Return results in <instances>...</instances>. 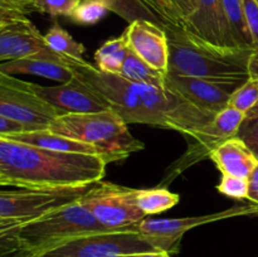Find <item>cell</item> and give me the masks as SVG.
I'll return each instance as SVG.
<instances>
[{
    "label": "cell",
    "mask_w": 258,
    "mask_h": 257,
    "mask_svg": "<svg viewBox=\"0 0 258 257\" xmlns=\"http://www.w3.org/2000/svg\"><path fill=\"white\" fill-rule=\"evenodd\" d=\"M120 75L133 83L154 86V87H166V80H168V76L151 67L131 49L126 55Z\"/></svg>",
    "instance_id": "44dd1931"
},
{
    "label": "cell",
    "mask_w": 258,
    "mask_h": 257,
    "mask_svg": "<svg viewBox=\"0 0 258 257\" xmlns=\"http://www.w3.org/2000/svg\"><path fill=\"white\" fill-rule=\"evenodd\" d=\"M13 2L23 3V4H28V5H32L33 7V2H34V0H13Z\"/></svg>",
    "instance_id": "b9f144b4"
},
{
    "label": "cell",
    "mask_w": 258,
    "mask_h": 257,
    "mask_svg": "<svg viewBox=\"0 0 258 257\" xmlns=\"http://www.w3.org/2000/svg\"><path fill=\"white\" fill-rule=\"evenodd\" d=\"M34 90L45 102L63 115L100 112L110 108L107 101L77 76L70 82L57 86H40L34 83Z\"/></svg>",
    "instance_id": "9a60e30c"
},
{
    "label": "cell",
    "mask_w": 258,
    "mask_h": 257,
    "mask_svg": "<svg viewBox=\"0 0 258 257\" xmlns=\"http://www.w3.org/2000/svg\"><path fill=\"white\" fill-rule=\"evenodd\" d=\"M135 88L153 117L154 126L178 131L189 139L194 138L216 116L198 108L169 87L135 83Z\"/></svg>",
    "instance_id": "5b68a950"
},
{
    "label": "cell",
    "mask_w": 258,
    "mask_h": 257,
    "mask_svg": "<svg viewBox=\"0 0 258 257\" xmlns=\"http://www.w3.org/2000/svg\"><path fill=\"white\" fill-rule=\"evenodd\" d=\"M3 138L12 139V140L20 141V143L29 144V145L38 146L45 150L58 151V153H71V154H83V155H96L101 156L107 161L105 154L100 149L95 148L88 144L66 138L52 133L48 128H38V130H28L23 133L12 134V135L3 136ZM108 163V161H107Z\"/></svg>",
    "instance_id": "ffe728a7"
},
{
    "label": "cell",
    "mask_w": 258,
    "mask_h": 257,
    "mask_svg": "<svg viewBox=\"0 0 258 257\" xmlns=\"http://www.w3.org/2000/svg\"><path fill=\"white\" fill-rule=\"evenodd\" d=\"M136 226L81 237L45 252L42 257H122L159 251L138 231Z\"/></svg>",
    "instance_id": "9c48e42d"
},
{
    "label": "cell",
    "mask_w": 258,
    "mask_h": 257,
    "mask_svg": "<svg viewBox=\"0 0 258 257\" xmlns=\"http://www.w3.org/2000/svg\"><path fill=\"white\" fill-rule=\"evenodd\" d=\"M217 190L236 201H243L248 197V179L236 175H222Z\"/></svg>",
    "instance_id": "4dcf8cb0"
},
{
    "label": "cell",
    "mask_w": 258,
    "mask_h": 257,
    "mask_svg": "<svg viewBox=\"0 0 258 257\" xmlns=\"http://www.w3.org/2000/svg\"><path fill=\"white\" fill-rule=\"evenodd\" d=\"M136 189L100 180L81 199V203L108 229L126 228L146 218L135 202Z\"/></svg>",
    "instance_id": "30bf717a"
},
{
    "label": "cell",
    "mask_w": 258,
    "mask_h": 257,
    "mask_svg": "<svg viewBox=\"0 0 258 257\" xmlns=\"http://www.w3.org/2000/svg\"><path fill=\"white\" fill-rule=\"evenodd\" d=\"M227 24H228L229 35L233 45L243 49H253L251 33L247 25L246 14H244L243 2L242 0H222Z\"/></svg>",
    "instance_id": "7402d4cb"
},
{
    "label": "cell",
    "mask_w": 258,
    "mask_h": 257,
    "mask_svg": "<svg viewBox=\"0 0 258 257\" xmlns=\"http://www.w3.org/2000/svg\"><path fill=\"white\" fill-rule=\"evenodd\" d=\"M44 40L48 47L57 54L67 59L75 60V62H86L83 58L86 50L85 45L73 39L72 35L67 30L63 29L59 23H53L52 27L44 34Z\"/></svg>",
    "instance_id": "cb8c5ba5"
},
{
    "label": "cell",
    "mask_w": 258,
    "mask_h": 257,
    "mask_svg": "<svg viewBox=\"0 0 258 257\" xmlns=\"http://www.w3.org/2000/svg\"><path fill=\"white\" fill-rule=\"evenodd\" d=\"M0 115L28 126L30 130L48 128L62 116L34 90V83L0 71Z\"/></svg>",
    "instance_id": "ba28073f"
},
{
    "label": "cell",
    "mask_w": 258,
    "mask_h": 257,
    "mask_svg": "<svg viewBox=\"0 0 258 257\" xmlns=\"http://www.w3.org/2000/svg\"><path fill=\"white\" fill-rule=\"evenodd\" d=\"M222 175H236L248 179L258 159L239 138L228 139L209 154Z\"/></svg>",
    "instance_id": "ac0fdd59"
},
{
    "label": "cell",
    "mask_w": 258,
    "mask_h": 257,
    "mask_svg": "<svg viewBox=\"0 0 258 257\" xmlns=\"http://www.w3.org/2000/svg\"><path fill=\"white\" fill-rule=\"evenodd\" d=\"M111 231L103 227L81 201L67 204L23 227L22 238L28 248L45 252L90 234Z\"/></svg>",
    "instance_id": "277c9868"
},
{
    "label": "cell",
    "mask_w": 258,
    "mask_h": 257,
    "mask_svg": "<svg viewBox=\"0 0 258 257\" xmlns=\"http://www.w3.org/2000/svg\"><path fill=\"white\" fill-rule=\"evenodd\" d=\"M108 12L110 8L102 0H81L70 19L76 24L93 25L100 22Z\"/></svg>",
    "instance_id": "83f0119b"
},
{
    "label": "cell",
    "mask_w": 258,
    "mask_h": 257,
    "mask_svg": "<svg viewBox=\"0 0 258 257\" xmlns=\"http://www.w3.org/2000/svg\"><path fill=\"white\" fill-rule=\"evenodd\" d=\"M93 184L53 188L0 189V219L30 222L55 209L81 201Z\"/></svg>",
    "instance_id": "8992f818"
},
{
    "label": "cell",
    "mask_w": 258,
    "mask_h": 257,
    "mask_svg": "<svg viewBox=\"0 0 258 257\" xmlns=\"http://www.w3.org/2000/svg\"><path fill=\"white\" fill-rule=\"evenodd\" d=\"M107 161L101 156L58 153L0 136V186L53 188L102 180Z\"/></svg>",
    "instance_id": "6da1fadb"
},
{
    "label": "cell",
    "mask_w": 258,
    "mask_h": 257,
    "mask_svg": "<svg viewBox=\"0 0 258 257\" xmlns=\"http://www.w3.org/2000/svg\"><path fill=\"white\" fill-rule=\"evenodd\" d=\"M197 2L198 0H176V5H178L179 10H180L181 19H184V18H186L189 14L193 13V10L197 7Z\"/></svg>",
    "instance_id": "74e56055"
},
{
    "label": "cell",
    "mask_w": 258,
    "mask_h": 257,
    "mask_svg": "<svg viewBox=\"0 0 258 257\" xmlns=\"http://www.w3.org/2000/svg\"><path fill=\"white\" fill-rule=\"evenodd\" d=\"M70 62L50 57H32L0 63V71L14 76L30 75L66 83L76 77Z\"/></svg>",
    "instance_id": "d6986e66"
},
{
    "label": "cell",
    "mask_w": 258,
    "mask_h": 257,
    "mask_svg": "<svg viewBox=\"0 0 258 257\" xmlns=\"http://www.w3.org/2000/svg\"><path fill=\"white\" fill-rule=\"evenodd\" d=\"M70 66L75 71V75L100 93L107 101L110 108L117 112L127 125L146 123L154 126L150 112L143 98L136 92L135 83L127 81L121 75L102 72L87 62L71 60Z\"/></svg>",
    "instance_id": "52a82bcc"
},
{
    "label": "cell",
    "mask_w": 258,
    "mask_h": 257,
    "mask_svg": "<svg viewBox=\"0 0 258 257\" xmlns=\"http://www.w3.org/2000/svg\"><path fill=\"white\" fill-rule=\"evenodd\" d=\"M258 214V206L253 203L234 206L224 211L185 218H145L139 222L138 231L159 251L173 253L179 248L184 234L196 227L239 216Z\"/></svg>",
    "instance_id": "8fae6325"
},
{
    "label": "cell",
    "mask_w": 258,
    "mask_h": 257,
    "mask_svg": "<svg viewBox=\"0 0 258 257\" xmlns=\"http://www.w3.org/2000/svg\"><path fill=\"white\" fill-rule=\"evenodd\" d=\"M161 19L165 22L166 28L181 25V14L174 0H144Z\"/></svg>",
    "instance_id": "1f68e13d"
},
{
    "label": "cell",
    "mask_w": 258,
    "mask_h": 257,
    "mask_svg": "<svg viewBox=\"0 0 258 257\" xmlns=\"http://www.w3.org/2000/svg\"><path fill=\"white\" fill-rule=\"evenodd\" d=\"M28 222L0 219V257L28 248L22 238V229Z\"/></svg>",
    "instance_id": "4316f807"
},
{
    "label": "cell",
    "mask_w": 258,
    "mask_h": 257,
    "mask_svg": "<svg viewBox=\"0 0 258 257\" xmlns=\"http://www.w3.org/2000/svg\"><path fill=\"white\" fill-rule=\"evenodd\" d=\"M247 113L227 106L224 110L216 113L213 120L204 126L194 138L190 139L188 150L179 158V160L170 168V174L166 176L165 183L173 180L176 175L183 173L185 169L194 164L199 163L203 159L209 158V154L218 148L221 144L228 139L237 136L242 122L246 118Z\"/></svg>",
    "instance_id": "7c38bea8"
},
{
    "label": "cell",
    "mask_w": 258,
    "mask_h": 257,
    "mask_svg": "<svg viewBox=\"0 0 258 257\" xmlns=\"http://www.w3.org/2000/svg\"><path fill=\"white\" fill-rule=\"evenodd\" d=\"M28 130H30L28 126L0 115V136H8V135H12V134L23 133V131H28Z\"/></svg>",
    "instance_id": "d590c367"
},
{
    "label": "cell",
    "mask_w": 258,
    "mask_h": 257,
    "mask_svg": "<svg viewBox=\"0 0 258 257\" xmlns=\"http://www.w3.org/2000/svg\"><path fill=\"white\" fill-rule=\"evenodd\" d=\"M32 57H50L70 60L53 52L44 35L28 18L0 27V63Z\"/></svg>",
    "instance_id": "5bb4252c"
},
{
    "label": "cell",
    "mask_w": 258,
    "mask_h": 257,
    "mask_svg": "<svg viewBox=\"0 0 258 257\" xmlns=\"http://www.w3.org/2000/svg\"><path fill=\"white\" fill-rule=\"evenodd\" d=\"M128 50H130V47H128L127 39L122 33L120 37L108 39L96 50V66L102 72L120 75Z\"/></svg>",
    "instance_id": "603a6c76"
},
{
    "label": "cell",
    "mask_w": 258,
    "mask_h": 257,
    "mask_svg": "<svg viewBox=\"0 0 258 257\" xmlns=\"http://www.w3.org/2000/svg\"><path fill=\"white\" fill-rule=\"evenodd\" d=\"M242 2H243L247 25L251 33L254 48L258 45V3L256 0H242Z\"/></svg>",
    "instance_id": "e575fe53"
},
{
    "label": "cell",
    "mask_w": 258,
    "mask_h": 257,
    "mask_svg": "<svg viewBox=\"0 0 258 257\" xmlns=\"http://www.w3.org/2000/svg\"><path fill=\"white\" fill-rule=\"evenodd\" d=\"M256 2H257V3H258V0H256Z\"/></svg>",
    "instance_id": "f6af8a7d"
},
{
    "label": "cell",
    "mask_w": 258,
    "mask_h": 257,
    "mask_svg": "<svg viewBox=\"0 0 258 257\" xmlns=\"http://www.w3.org/2000/svg\"><path fill=\"white\" fill-rule=\"evenodd\" d=\"M251 111H256V112L258 113V106H257V107H254V108H253V110H251Z\"/></svg>",
    "instance_id": "7bdbcfd3"
},
{
    "label": "cell",
    "mask_w": 258,
    "mask_h": 257,
    "mask_svg": "<svg viewBox=\"0 0 258 257\" xmlns=\"http://www.w3.org/2000/svg\"><path fill=\"white\" fill-rule=\"evenodd\" d=\"M48 130L100 149L108 163L123 160L145 146L128 131L127 123L112 108L58 116Z\"/></svg>",
    "instance_id": "3957f363"
},
{
    "label": "cell",
    "mask_w": 258,
    "mask_h": 257,
    "mask_svg": "<svg viewBox=\"0 0 258 257\" xmlns=\"http://www.w3.org/2000/svg\"><path fill=\"white\" fill-rule=\"evenodd\" d=\"M237 138L241 139L258 159V113L256 111H249L247 113L237 133Z\"/></svg>",
    "instance_id": "d6a6232c"
},
{
    "label": "cell",
    "mask_w": 258,
    "mask_h": 257,
    "mask_svg": "<svg viewBox=\"0 0 258 257\" xmlns=\"http://www.w3.org/2000/svg\"><path fill=\"white\" fill-rule=\"evenodd\" d=\"M42 252L37 251V249L32 248H23L20 251L14 252V253L7 254V256L3 257H42Z\"/></svg>",
    "instance_id": "ab89813d"
},
{
    "label": "cell",
    "mask_w": 258,
    "mask_h": 257,
    "mask_svg": "<svg viewBox=\"0 0 258 257\" xmlns=\"http://www.w3.org/2000/svg\"><path fill=\"white\" fill-rule=\"evenodd\" d=\"M122 257H171L170 253L164 251H155V252H141V253H134L127 254V256Z\"/></svg>",
    "instance_id": "60d3db41"
},
{
    "label": "cell",
    "mask_w": 258,
    "mask_h": 257,
    "mask_svg": "<svg viewBox=\"0 0 258 257\" xmlns=\"http://www.w3.org/2000/svg\"><path fill=\"white\" fill-rule=\"evenodd\" d=\"M110 8V12L125 19L127 23L138 19L150 20L166 29V24L144 0H102Z\"/></svg>",
    "instance_id": "484cf974"
},
{
    "label": "cell",
    "mask_w": 258,
    "mask_h": 257,
    "mask_svg": "<svg viewBox=\"0 0 258 257\" xmlns=\"http://www.w3.org/2000/svg\"><path fill=\"white\" fill-rule=\"evenodd\" d=\"M249 78L258 80V45L252 49L249 58Z\"/></svg>",
    "instance_id": "f35d334b"
},
{
    "label": "cell",
    "mask_w": 258,
    "mask_h": 257,
    "mask_svg": "<svg viewBox=\"0 0 258 257\" xmlns=\"http://www.w3.org/2000/svg\"><path fill=\"white\" fill-rule=\"evenodd\" d=\"M247 199L249 201V203L258 206V164L251 175L248 176V197Z\"/></svg>",
    "instance_id": "8d00e7d4"
},
{
    "label": "cell",
    "mask_w": 258,
    "mask_h": 257,
    "mask_svg": "<svg viewBox=\"0 0 258 257\" xmlns=\"http://www.w3.org/2000/svg\"><path fill=\"white\" fill-rule=\"evenodd\" d=\"M174 2H175V4H176V0H174Z\"/></svg>",
    "instance_id": "ee69618b"
},
{
    "label": "cell",
    "mask_w": 258,
    "mask_h": 257,
    "mask_svg": "<svg viewBox=\"0 0 258 257\" xmlns=\"http://www.w3.org/2000/svg\"><path fill=\"white\" fill-rule=\"evenodd\" d=\"M244 82L246 81L168 75L166 87L175 91L201 110L216 115L229 105L233 93Z\"/></svg>",
    "instance_id": "4fadbf2b"
},
{
    "label": "cell",
    "mask_w": 258,
    "mask_h": 257,
    "mask_svg": "<svg viewBox=\"0 0 258 257\" xmlns=\"http://www.w3.org/2000/svg\"><path fill=\"white\" fill-rule=\"evenodd\" d=\"M32 12H34L32 5L13 2V0H0V27L27 18V14Z\"/></svg>",
    "instance_id": "836d02e7"
},
{
    "label": "cell",
    "mask_w": 258,
    "mask_h": 257,
    "mask_svg": "<svg viewBox=\"0 0 258 257\" xmlns=\"http://www.w3.org/2000/svg\"><path fill=\"white\" fill-rule=\"evenodd\" d=\"M244 113L258 106V80L248 78L229 100V105Z\"/></svg>",
    "instance_id": "f1b7e54d"
},
{
    "label": "cell",
    "mask_w": 258,
    "mask_h": 257,
    "mask_svg": "<svg viewBox=\"0 0 258 257\" xmlns=\"http://www.w3.org/2000/svg\"><path fill=\"white\" fill-rule=\"evenodd\" d=\"M80 2L81 0H34L33 9L34 12L44 13L52 18H70Z\"/></svg>",
    "instance_id": "f546056e"
},
{
    "label": "cell",
    "mask_w": 258,
    "mask_h": 257,
    "mask_svg": "<svg viewBox=\"0 0 258 257\" xmlns=\"http://www.w3.org/2000/svg\"><path fill=\"white\" fill-rule=\"evenodd\" d=\"M169 73L188 77L247 81L252 49L217 45L179 27L166 28Z\"/></svg>",
    "instance_id": "7a4b0ae2"
},
{
    "label": "cell",
    "mask_w": 258,
    "mask_h": 257,
    "mask_svg": "<svg viewBox=\"0 0 258 257\" xmlns=\"http://www.w3.org/2000/svg\"><path fill=\"white\" fill-rule=\"evenodd\" d=\"M181 27L212 44L234 47L222 0H198L193 13L183 19Z\"/></svg>",
    "instance_id": "e0dca14e"
},
{
    "label": "cell",
    "mask_w": 258,
    "mask_h": 257,
    "mask_svg": "<svg viewBox=\"0 0 258 257\" xmlns=\"http://www.w3.org/2000/svg\"><path fill=\"white\" fill-rule=\"evenodd\" d=\"M179 201L180 197L166 188L136 189L135 191L136 204L146 217L166 212L175 207Z\"/></svg>",
    "instance_id": "d4e9b609"
},
{
    "label": "cell",
    "mask_w": 258,
    "mask_h": 257,
    "mask_svg": "<svg viewBox=\"0 0 258 257\" xmlns=\"http://www.w3.org/2000/svg\"><path fill=\"white\" fill-rule=\"evenodd\" d=\"M123 34L135 54L164 75L169 73V39L166 29L150 20L128 23Z\"/></svg>",
    "instance_id": "2e32d148"
}]
</instances>
